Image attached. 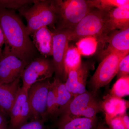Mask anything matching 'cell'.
Returning <instances> with one entry per match:
<instances>
[{"instance_id": "obj_1", "label": "cell", "mask_w": 129, "mask_h": 129, "mask_svg": "<svg viewBox=\"0 0 129 129\" xmlns=\"http://www.w3.org/2000/svg\"><path fill=\"white\" fill-rule=\"evenodd\" d=\"M0 25L5 35V44L12 52L22 60L30 62L35 47L18 15L12 10L0 8Z\"/></svg>"}, {"instance_id": "obj_2", "label": "cell", "mask_w": 129, "mask_h": 129, "mask_svg": "<svg viewBox=\"0 0 129 129\" xmlns=\"http://www.w3.org/2000/svg\"><path fill=\"white\" fill-rule=\"evenodd\" d=\"M26 7L18 11L27 21L26 32L29 36L42 27L49 26L55 29L58 17L56 1L35 0L32 7Z\"/></svg>"}, {"instance_id": "obj_3", "label": "cell", "mask_w": 129, "mask_h": 129, "mask_svg": "<svg viewBox=\"0 0 129 129\" xmlns=\"http://www.w3.org/2000/svg\"><path fill=\"white\" fill-rule=\"evenodd\" d=\"M109 19V12L93 8L71 32L70 41H78L84 37L92 36L96 38L98 42L105 43L111 32Z\"/></svg>"}, {"instance_id": "obj_4", "label": "cell", "mask_w": 129, "mask_h": 129, "mask_svg": "<svg viewBox=\"0 0 129 129\" xmlns=\"http://www.w3.org/2000/svg\"><path fill=\"white\" fill-rule=\"evenodd\" d=\"M58 17L56 29H67L71 31L81 20L94 8L89 0L56 1Z\"/></svg>"}, {"instance_id": "obj_5", "label": "cell", "mask_w": 129, "mask_h": 129, "mask_svg": "<svg viewBox=\"0 0 129 129\" xmlns=\"http://www.w3.org/2000/svg\"><path fill=\"white\" fill-rule=\"evenodd\" d=\"M101 112H103L102 102L99 101L93 92L86 90L73 98L60 114V118L72 116L94 118Z\"/></svg>"}, {"instance_id": "obj_6", "label": "cell", "mask_w": 129, "mask_h": 129, "mask_svg": "<svg viewBox=\"0 0 129 129\" xmlns=\"http://www.w3.org/2000/svg\"><path fill=\"white\" fill-rule=\"evenodd\" d=\"M129 53L111 52L104 58L89 81L91 91L96 95L102 87L108 84L117 73L121 60Z\"/></svg>"}, {"instance_id": "obj_7", "label": "cell", "mask_w": 129, "mask_h": 129, "mask_svg": "<svg viewBox=\"0 0 129 129\" xmlns=\"http://www.w3.org/2000/svg\"><path fill=\"white\" fill-rule=\"evenodd\" d=\"M53 35L52 55L55 78L65 83L67 78L64 70V56L70 41L72 31L67 29H56L52 31Z\"/></svg>"}, {"instance_id": "obj_8", "label": "cell", "mask_w": 129, "mask_h": 129, "mask_svg": "<svg viewBox=\"0 0 129 129\" xmlns=\"http://www.w3.org/2000/svg\"><path fill=\"white\" fill-rule=\"evenodd\" d=\"M51 83L48 79L36 82L28 90L32 120L46 119L47 101Z\"/></svg>"}, {"instance_id": "obj_9", "label": "cell", "mask_w": 129, "mask_h": 129, "mask_svg": "<svg viewBox=\"0 0 129 129\" xmlns=\"http://www.w3.org/2000/svg\"><path fill=\"white\" fill-rule=\"evenodd\" d=\"M5 44L0 56V83L8 84L21 78L25 67L29 62L12 53L9 47Z\"/></svg>"}, {"instance_id": "obj_10", "label": "cell", "mask_w": 129, "mask_h": 129, "mask_svg": "<svg viewBox=\"0 0 129 129\" xmlns=\"http://www.w3.org/2000/svg\"><path fill=\"white\" fill-rule=\"evenodd\" d=\"M54 73L52 61L44 57L35 58L27 64L22 74V87L28 89L36 82L49 79Z\"/></svg>"}, {"instance_id": "obj_11", "label": "cell", "mask_w": 129, "mask_h": 129, "mask_svg": "<svg viewBox=\"0 0 129 129\" xmlns=\"http://www.w3.org/2000/svg\"><path fill=\"white\" fill-rule=\"evenodd\" d=\"M111 32L112 34L108 36L106 42L108 43L107 48L103 53L105 56L104 57L114 52L129 53V27Z\"/></svg>"}, {"instance_id": "obj_12", "label": "cell", "mask_w": 129, "mask_h": 129, "mask_svg": "<svg viewBox=\"0 0 129 129\" xmlns=\"http://www.w3.org/2000/svg\"><path fill=\"white\" fill-rule=\"evenodd\" d=\"M33 44L44 57L52 56L53 35L47 26L42 27L32 35Z\"/></svg>"}, {"instance_id": "obj_13", "label": "cell", "mask_w": 129, "mask_h": 129, "mask_svg": "<svg viewBox=\"0 0 129 129\" xmlns=\"http://www.w3.org/2000/svg\"><path fill=\"white\" fill-rule=\"evenodd\" d=\"M20 78L8 84L0 83V109L5 114L9 115L16 100L20 88L19 85Z\"/></svg>"}, {"instance_id": "obj_14", "label": "cell", "mask_w": 129, "mask_h": 129, "mask_svg": "<svg viewBox=\"0 0 129 129\" xmlns=\"http://www.w3.org/2000/svg\"><path fill=\"white\" fill-rule=\"evenodd\" d=\"M98 123L97 117L89 118L72 117L60 118L58 129H96Z\"/></svg>"}, {"instance_id": "obj_15", "label": "cell", "mask_w": 129, "mask_h": 129, "mask_svg": "<svg viewBox=\"0 0 129 129\" xmlns=\"http://www.w3.org/2000/svg\"><path fill=\"white\" fill-rule=\"evenodd\" d=\"M102 102V108L105 112V119L120 115L126 112L128 101L108 94Z\"/></svg>"}, {"instance_id": "obj_16", "label": "cell", "mask_w": 129, "mask_h": 129, "mask_svg": "<svg viewBox=\"0 0 129 129\" xmlns=\"http://www.w3.org/2000/svg\"><path fill=\"white\" fill-rule=\"evenodd\" d=\"M109 14L111 32L129 27V5L113 8L109 12Z\"/></svg>"}, {"instance_id": "obj_17", "label": "cell", "mask_w": 129, "mask_h": 129, "mask_svg": "<svg viewBox=\"0 0 129 129\" xmlns=\"http://www.w3.org/2000/svg\"><path fill=\"white\" fill-rule=\"evenodd\" d=\"M27 89L22 86L19 88L16 100L10 111V127L11 129H17L19 117L23 107L28 99Z\"/></svg>"}, {"instance_id": "obj_18", "label": "cell", "mask_w": 129, "mask_h": 129, "mask_svg": "<svg viewBox=\"0 0 129 129\" xmlns=\"http://www.w3.org/2000/svg\"><path fill=\"white\" fill-rule=\"evenodd\" d=\"M93 65L89 62H82L79 68L71 70L68 73L64 84L67 89L72 94L80 81L84 76L89 74V70L92 68Z\"/></svg>"}, {"instance_id": "obj_19", "label": "cell", "mask_w": 129, "mask_h": 129, "mask_svg": "<svg viewBox=\"0 0 129 129\" xmlns=\"http://www.w3.org/2000/svg\"><path fill=\"white\" fill-rule=\"evenodd\" d=\"M57 92V107L56 116L60 115L73 98L74 97L68 89L64 83L58 79L54 78Z\"/></svg>"}, {"instance_id": "obj_20", "label": "cell", "mask_w": 129, "mask_h": 129, "mask_svg": "<svg viewBox=\"0 0 129 129\" xmlns=\"http://www.w3.org/2000/svg\"><path fill=\"white\" fill-rule=\"evenodd\" d=\"M82 63L81 55L76 47L69 46L64 56V70L67 76L71 70L77 69Z\"/></svg>"}, {"instance_id": "obj_21", "label": "cell", "mask_w": 129, "mask_h": 129, "mask_svg": "<svg viewBox=\"0 0 129 129\" xmlns=\"http://www.w3.org/2000/svg\"><path fill=\"white\" fill-rule=\"evenodd\" d=\"M98 43L94 37H84L76 42V48L81 55L89 56L96 51Z\"/></svg>"}, {"instance_id": "obj_22", "label": "cell", "mask_w": 129, "mask_h": 129, "mask_svg": "<svg viewBox=\"0 0 129 129\" xmlns=\"http://www.w3.org/2000/svg\"><path fill=\"white\" fill-rule=\"evenodd\" d=\"M94 8L109 12L115 8L129 5V0H89Z\"/></svg>"}, {"instance_id": "obj_23", "label": "cell", "mask_w": 129, "mask_h": 129, "mask_svg": "<svg viewBox=\"0 0 129 129\" xmlns=\"http://www.w3.org/2000/svg\"><path fill=\"white\" fill-rule=\"evenodd\" d=\"M129 94V76L118 79L113 85L110 95L118 98H122Z\"/></svg>"}, {"instance_id": "obj_24", "label": "cell", "mask_w": 129, "mask_h": 129, "mask_svg": "<svg viewBox=\"0 0 129 129\" xmlns=\"http://www.w3.org/2000/svg\"><path fill=\"white\" fill-rule=\"evenodd\" d=\"M57 101L56 89L55 82L51 84L47 101L46 118L56 115Z\"/></svg>"}, {"instance_id": "obj_25", "label": "cell", "mask_w": 129, "mask_h": 129, "mask_svg": "<svg viewBox=\"0 0 129 129\" xmlns=\"http://www.w3.org/2000/svg\"><path fill=\"white\" fill-rule=\"evenodd\" d=\"M32 0H0V8L11 10L18 9L34 3Z\"/></svg>"}, {"instance_id": "obj_26", "label": "cell", "mask_w": 129, "mask_h": 129, "mask_svg": "<svg viewBox=\"0 0 129 129\" xmlns=\"http://www.w3.org/2000/svg\"><path fill=\"white\" fill-rule=\"evenodd\" d=\"M30 117V106L27 100L24 105L21 113L19 117L17 128L18 129L20 126L27 123V121Z\"/></svg>"}, {"instance_id": "obj_27", "label": "cell", "mask_w": 129, "mask_h": 129, "mask_svg": "<svg viewBox=\"0 0 129 129\" xmlns=\"http://www.w3.org/2000/svg\"><path fill=\"white\" fill-rule=\"evenodd\" d=\"M129 55L124 57L120 61L119 65L117 75L118 79L122 77L129 76Z\"/></svg>"}, {"instance_id": "obj_28", "label": "cell", "mask_w": 129, "mask_h": 129, "mask_svg": "<svg viewBox=\"0 0 129 129\" xmlns=\"http://www.w3.org/2000/svg\"><path fill=\"white\" fill-rule=\"evenodd\" d=\"M106 120L110 129H126L120 115L106 119Z\"/></svg>"}, {"instance_id": "obj_29", "label": "cell", "mask_w": 129, "mask_h": 129, "mask_svg": "<svg viewBox=\"0 0 129 129\" xmlns=\"http://www.w3.org/2000/svg\"><path fill=\"white\" fill-rule=\"evenodd\" d=\"M18 129H46L44 121L41 119L31 120L20 126Z\"/></svg>"}, {"instance_id": "obj_30", "label": "cell", "mask_w": 129, "mask_h": 129, "mask_svg": "<svg viewBox=\"0 0 129 129\" xmlns=\"http://www.w3.org/2000/svg\"><path fill=\"white\" fill-rule=\"evenodd\" d=\"M5 115V113L0 109V128L7 127V121Z\"/></svg>"}, {"instance_id": "obj_31", "label": "cell", "mask_w": 129, "mask_h": 129, "mask_svg": "<svg viewBox=\"0 0 129 129\" xmlns=\"http://www.w3.org/2000/svg\"><path fill=\"white\" fill-rule=\"evenodd\" d=\"M120 116L125 129H129V117L127 113H125Z\"/></svg>"}, {"instance_id": "obj_32", "label": "cell", "mask_w": 129, "mask_h": 129, "mask_svg": "<svg viewBox=\"0 0 129 129\" xmlns=\"http://www.w3.org/2000/svg\"><path fill=\"white\" fill-rule=\"evenodd\" d=\"M6 41L4 33L0 25V56L1 55L2 53V48L3 45L5 44Z\"/></svg>"}, {"instance_id": "obj_33", "label": "cell", "mask_w": 129, "mask_h": 129, "mask_svg": "<svg viewBox=\"0 0 129 129\" xmlns=\"http://www.w3.org/2000/svg\"><path fill=\"white\" fill-rule=\"evenodd\" d=\"M96 129H110L101 122H98Z\"/></svg>"}, {"instance_id": "obj_34", "label": "cell", "mask_w": 129, "mask_h": 129, "mask_svg": "<svg viewBox=\"0 0 129 129\" xmlns=\"http://www.w3.org/2000/svg\"><path fill=\"white\" fill-rule=\"evenodd\" d=\"M0 129H7V127H5L0 128Z\"/></svg>"}]
</instances>
